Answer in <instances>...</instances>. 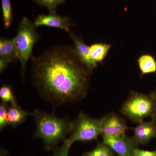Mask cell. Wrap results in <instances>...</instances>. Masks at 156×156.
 <instances>
[{
  "label": "cell",
  "instance_id": "1",
  "mask_svg": "<svg viewBox=\"0 0 156 156\" xmlns=\"http://www.w3.org/2000/svg\"><path fill=\"white\" fill-rule=\"evenodd\" d=\"M32 59L33 83L45 100L62 105L74 103L87 95L91 73L74 47L57 45Z\"/></svg>",
  "mask_w": 156,
  "mask_h": 156
},
{
  "label": "cell",
  "instance_id": "2",
  "mask_svg": "<svg viewBox=\"0 0 156 156\" xmlns=\"http://www.w3.org/2000/svg\"><path fill=\"white\" fill-rule=\"evenodd\" d=\"M32 115L35 122L34 136L44 141L46 150H50L61 141L70 133L71 123L67 118L61 119L54 114H49L36 110Z\"/></svg>",
  "mask_w": 156,
  "mask_h": 156
},
{
  "label": "cell",
  "instance_id": "3",
  "mask_svg": "<svg viewBox=\"0 0 156 156\" xmlns=\"http://www.w3.org/2000/svg\"><path fill=\"white\" fill-rule=\"evenodd\" d=\"M156 112V98L151 93H131L122 105L120 112L134 123L143 122L146 118H151Z\"/></svg>",
  "mask_w": 156,
  "mask_h": 156
},
{
  "label": "cell",
  "instance_id": "4",
  "mask_svg": "<svg viewBox=\"0 0 156 156\" xmlns=\"http://www.w3.org/2000/svg\"><path fill=\"white\" fill-rule=\"evenodd\" d=\"M36 28L34 22L23 17L20 23L17 35L14 38L23 77L24 76L27 63L31 57L34 45L39 39Z\"/></svg>",
  "mask_w": 156,
  "mask_h": 156
},
{
  "label": "cell",
  "instance_id": "5",
  "mask_svg": "<svg viewBox=\"0 0 156 156\" xmlns=\"http://www.w3.org/2000/svg\"><path fill=\"white\" fill-rule=\"evenodd\" d=\"M101 119L91 118L80 112L75 119L71 123L70 135L63 142L71 146L75 141L88 142L101 135Z\"/></svg>",
  "mask_w": 156,
  "mask_h": 156
},
{
  "label": "cell",
  "instance_id": "6",
  "mask_svg": "<svg viewBox=\"0 0 156 156\" xmlns=\"http://www.w3.org/2000/svg\"><path fill=\"white\" fill-rule=\"evenodd\" d=\"M102 136L103 142L116 153L118 155L134 156V149L139 144L133 137H128L125 133L112 136Z\"/></svg>",
  "mask_w": 156,
  "mask_h": 156
},
{
  "label": "cell",
  "instance_id": "7",
  "mask_svg": "<svg viewBox=\"0 0 156 156\" xmlns=\"http://www.w3.org/2000/svg\"><path fill=\"white\" fill-rule=\"evenodd\" d=\"M101 136L125 134L128 127L126 121L119 115L112 112L101 119Z\"/></svg>",
  "mask_w": 156,
  "mask_h": 156
},
{
  "label": "cell",
  "instance_id": "8",
  "mask_svg": "<svg viewBox=\"0 0 156 156\" xmlns=\"http://www.w3.org/2000/svg\"><path fill=\"white\" fill-rule=\"evenodd\" d=\"M36 28L42 26L55 27L63 30L68 33L71 32L70 27L72 23L68 17L56 14L39 15L34 22Z\"/></svg>",
  "mask_w": 156,
  "mask_h": 156
},
{
  "label": "cell",
  "instance_id": "9",
  "mask_svg": "<svg viewBox=\"0 0 156 156\" xmlns=\"http://www.w3.org/2000/svg\"><path fill=\"white\" fill-rule=\"evenodd\" d=\"M69 36L74 44V49L80 60L92 73L97 66V63L90 56L89 48L84 43L82 38L75 34L70 32Z\"/></svg>",
  "mask_w": 156,
  "mask_h": 156
},
{
  "label": "cell",
  "instance_id": "10",
  "mask_svg": "<svg viewBox=\"0 0 156 156\" xmlns=\"http://www.w3.org/2000/svg\"><path fill=\"white\" fill-rule=\"evenodd\" d=\"M134 130L133 137L138 144L144 145L156 137V128L151 121L139 123Z\"/></svg>",
  "mask_w": 156,
  "mask_h": 156
},
{
  "label": "cell",
  "instance_id": "11",
  "mask_svg": "<svg viewBox=\"0 0 156 156\" xmlns=\"http://www.w3.org/2000/svg\"><path fill=\"white\" fill-rule=\"evenodd\" d=\"M0 58L6 59L10 63L18 59L14 38L8 39L1 37L0 39Z\"/></svg>",
  "mask_w": 156,
  "mask_h": 156
},
{
  "label": "cell",
  "instance_id": "12",
  "mask_svg": "<svg viewBox=\"0 0 156 156\" xmlns=\"http://www.w3.org/2000/svg\"><path fill=\"white\" fill-rule=\"evenodd\" d=\"M32 113L28 112L18 106L11 105L8 106L7 116L9 126L17 128L24 122L27 118Z\"/></svg>",
  "mask_w": 156,
  "mask_h": 156
},
{
  "label": "cell",
  "instance_id": "13",
  "mask_svg": "<svg viewBox=\"0 0 156 156\" xmlns=\"http://www.w3.org/2000/svg\"><path fill=\"white\" fill-rule=\"evenodd\" d=\"M90 56L97 63L101 62L106 57L111 48L108 44L97 43L89 47Z\"/></svg>",
  "mask_w": 156,
  "mask_h": 156
},
{
  "label": "cell",
  "instance_id": "14",
  "mask_svg": "<svg viewBox=\"0 0 156 156\" xmlns=\"http://www.w3.org/2000/svg\"><path fill=\"white\" fill-rule=\"evenodd\" d=\"M138 64L142 75L156 73V60L150 55L140 56L138 59Z\"/></svg>",
  "mask_w": 156,
  "mask_h": 156
},
{
  "label": "cell",
  "instance_id": "15",
  "mask_svg": "<svg viewBox=\"0 0 156 156\" xmlns=\"http://www.w3.org/2000/svg\"><path fill=\"white\" fill-rule=\"evenodd\" d=\"M83 156H115L114 152L108 146L102 142L98 143L92 150L86 152Z\"/></svg>",
  "mask_w": 156,
  "mask_h": 156
},
{
  "label": "cell",
  "instance_id": "16",
  "mask_svg": "<svg viewBox=\"0 0 156 156\" xmlns=\"http://www.w3.org/2000/svg\"><path fill=\"white\" fill-rule=\"evenodd\" d=\"M2 10L5 28L10 27L12 21V9L10 0H2Z\"/></svg>",
  "mask_w": 156,
  "mask_h": 156
},
{
  "label": "cell",
  "instance_id": "17",
  "mask_svg": "<svg viewBox=\"0 0 156 156\" xmlns=\"http://www.w3.org/2000/svg\"><path fill=\"white\" fill-rule=\"evenodd\" d=\"M0 98L2 102L10 103L11 105H17L16 98L11 87L8 85H4L0 89Z\"/></svg>",
  "mask_w": 156,
  "mask_h": 156
},
{
  "label": "cell",
  "instance_id": "18",
  "mask_svg": "<svg viewBox=\"0 0 156 156\" xmlns=\"http://www.w3.org/2000/svg\"><path fill=\"white\" fill-rule=\"evenodd\" d=\"M37 5L48 9L50 14H56V9L59 5L65 2V0H31Z\"/></svg>",
  "mask_w": 156,
  "mask_h": 156
},
{
  "label": "cell",
  "instance_id": "19",
  "mask_svg": "<svg viewBox=\"0 0 156 156\" xmlns=\"http://www.w3.org/2000/svg\"><path fill=\"white\" fill-rule=\"evenodd\" d=\"M8 103L2 102L0 104V130L2 131L7 126H9L7 116Z\"/></svg>",
  "mask_w": 156,
  "mask_h": 156
},
{
  "label": "cell",
  "instance_id": "20",
  "mask_svg": "<svg viewBox=\"0 0 156 156\" xmlns=\"http://www.w3.org/2000/svg\"><path fill=\"white\" fill-rule=\"evenodd\" d=\"M70 147V146L63 142L62 146L54 150L51 156H68L69 151Z\"/></svg>",
  "mask_w": 156,
  "mask_h": 156
},
{
  "label": "cell",
  "instance_id": "21",
  "mask_svg": "<svg viewBox=\"0 0 156 156\" xmlns=\"http://www.w3.org/2000/svg\"><path fill=\"white\" fill-rule=\"evenodd\" d=\"M134 156H156V150H144L136 147L134 151Z\"/></svg>",
  "mask_w": 156,
  "mask_h": 156
},
{
  "label": "cell",
  "instance_id": "22",
  "mask_svg": "<svg viewBox=\"0 0 156 156\" xmlns=\"http://www.w3.org/2000/svg\"><path fill=\"white\" fill-rule=\"evenodd\" d=\"M10 62L4 58H0V73H2L9 66Z\"/></svg>",
  "mask_w": 156,
  "mask_h": 156
},
{
  "label": "cell",
  "instance_id": "23",
  "mask_svg": "<svg viewBox=\"0 0 156 156\" xmlns=\"http://www.w3.org/2000/svg\"><path fill=\"white\" fill-rule=\"evenodd\" d=\"M151 122L153 123L154 126L156 128V112L151 117Z\"/></svg>",
  "mask_w": 156,
  "mask_h": 156
},
{
  "label": "cell",
  "instance_id": "24",
  "mask_svg": "<svg viewBox=\"0 0 156 156\" xmlns=\"http://www.w3.org/2000/svg\"><path fill=\"white\" fill-rule=\"evenodd\" d=\"M151 93L156 98V89L154 90V91L153 92H152Z\"/></svg>",
  "mask_w": 156,
  "mask_h": 156
},
{
  "label": "cell",
  "instance_id": "25",
  "mask_svg": "<svg viewBox=\"0 0 156 156\" xmlns=\"http://www.w3.org/2000/svg\"><path fill=\"white\" fill-rule=\"evenodd\" d=\"M117 156H119V155H118Z\"/></svg>",
  "mask_w": 156,
  "mask_h": 156
}]
</instances>
